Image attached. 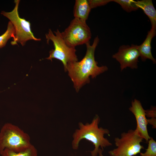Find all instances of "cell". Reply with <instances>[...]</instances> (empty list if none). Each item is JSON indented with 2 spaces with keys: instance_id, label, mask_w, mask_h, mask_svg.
<instances>
[{
  "instance_id": "obj_14",
  "label": "cell",
  "mask_w": 156,
  "mask_h": 156,
  "mask_svg": "<svg viewBox=\"0 0 156 156\" xmlns=\"http://www.w3.org/2000/svg\"><path fill=\"white\" fill-rule=\"evenodd\" d=\"M12 38H15V29L13 25L10 21L8 23L6 30L0 36V48L4 47L8 40Z\"/></svg>"
},
{
  "instance_id": "obj_4",
  "label": "cell",
  "mask_w": 156,
  "mask_h": 156,
  "mask_svg": "<svg viewBox=\"0 0 156 156\" xmlns=\"http://www.w3.org/2000/svg\"><path fill=\"white\" fill-rule=\"evenodd\" d=\"M143 139L135 130L130 129L121 133L120 137L114 139L116 148L108 151L110 156H134L140 153L144 146Z\"/></svg>"
},
{
  "instance_id": "obj_17",
  "label": "cell",
  "mask_w": 156,
  "mask_h": 156,
  "mask_svg": "<svg viewBox=\"0 0 156 156\" xmlns=\"http://www.w3.org/2000/svg\"><path fill=\"white\" fill-rule=\"evenodd\" d=\"M91 9L98 7L104 5L113 0H88Z\"/></svg>"
},
{
  "instance_id": "obj_18",
  "label": "cell",
  "mask_w": 156,
  "mask_h": 156,
  "mask_svg": "<svg viewBox=\"0 0 156 156\" xmlns=\"http://www.w3.org/2000/svg\"><path fill=\"white\" fill-rule=\"evenodd\" d=\"M146 116L151 118H156V108L155 107L151 109L145 110Z\"/></svg>"
},
{
  "instance_id": "obj_1",
  "label": "cell",
  "mask_w": 156,
  "mask_h": 156,
  "mask_svg": "<svg viewBox=\"0 0 156 156\" xmlns=\"http://www.w3.org/2000/svg\"><path fill=\"white\" fill-rule=\"evenodd\" d=\"M99 41L98 36L94 39L92 44L90 42L86 43V54L80 61H74L68 63L66 71L73 83L77 92L86 83L90 82L89 77L92 78L108 70L106 66H99L94 57L96 48Z\"/></svg>"
},
{
  "instance_id": "obj_19",
  "label": "cell",
  "mask_w": 156,
  "mask_h": 156,
  "mask_svg": "<svg viewBox=\"0 0 156 156\" xmlns=\"http://www.w3.org/2000/svg\"><path fill=\"white\" fill-rule=\"evenodd\" d=\"M148 124H150L152 126V128L155 129L156 128V118L147 119Z\"/></svg>"
},
{
  "instance_id": "obj_20",
  "label": "cell",
  "mask_w": 156,
  "mask_h": 156,
  "mask_svg": "<svg viewBox=\"0 0 156 156\" xmlns=\"http://www.w3.org/2000/svg\"><path fill=\"white\" fill-rule=\"evenodd\" d=\"M103 151L101 148H99L98 154L99 156H104L102 153Z\"/></svg>"
},
{
  "instance_id": "obj_6",
  "label": "cell",
  "mask_w": 156,
  "mask_h": 156,
  "mask_svg": "<svg viewBox=\"0 0 156 156\" xmlns=\"http://www.w3.org/2000/svg\"><path fill=\"white\" fill-rule=\"evenodd\" d=\"M20 1L15 0V5L10 12L2 11L1 14L10 20L15 29V38L11 42L12 45L20 43L23 46L26 42L29 40L40 41L41 39L37 38L34 36L31 28V23L25 18H21L18 12V7Z\"/></svg>"
},
{
  "instance_id": "obj_15",
  "label": "cell",
  "mask_w": 156,
  "mask_h": 156,
  "mask_svg": "<svg viewBox=\"0 0 156 156\" xmlns=\"http://www.w3.org/2000/svg\"><path fill=\"white\" fill-rule=\"evenodd\" d=\"M135 1L133 0H113V1L119 4L124 10L128 12L138 9L135 4Z\"/></svg>"
},
{
  "instance_id": "obj_16",
  "label": "cell",
  "mask_w": 156,
  "mask_h": 156,
  "mask_svg": "<svg viewBox=\"0 0 156 156\" xmlns=\"http://www.w3.org/2000/svg\"><path fill=\"white\" fill-rule=\"evenodd\" d=\"M148 146L146 151L140 152V156H156V142L152 137L148 142Z\"/></svg>"
},
{
  "instance_id": "obj_5",
  "label": "cell",
  "mask_w": 156,
  "mask_h": 156,
  "mask_svg": "<svg viewBox=\"0 0 156 156\" xmlns=\"http://www.w3.org/2000/svg\"><path fill=\"white\" fill-rule=\"evenodd\" d=\"M53 34L51 29L45 34L47 42L49 40L53 43L54 49L49 52V57L46 58L51 61L53 58L60 60L63 63L65 71H66L67 64L70 62L77 61L78 59L76 54L75 47L68 45L63 39L61 33L58 29Z\"/></svg>"
},
{
  "instance_id": "obj_12",
  "label": "cell",
  "mask_w": 156,
  "mask_h": 156,
  "mask_svg": "<svg viewBox=\"0 0 156 156\" xmlns=\"http://www.w3.org/2000/svg\"><path fill=\"white\" fill-rule=\"evenodd\" d=\"M135 4L138 8L142 9L148 17L151 28H156V10L151 0H142L135 1Z\"/></svg>"
},
{
  "instance_id": "obj_8",
  "label": "cell",
  "mask_w": 156,
  "mask_h": 156,
  "mask_svg": "<svg viewBox=\"0 0 156 156\" xmlns=\"http://www.w3.org/2000/svg\"><path fill=\"white\" fill-rule=\"evenodd\" d=\"M140 57L138 45L132 44L121 46L118 52L113 55L112 57L119 62L122 71L127 67L132 69L137 68Z\"/></svg>"
},
{
  "instance_id": "obj_9",
  "label": "cell",
  "mask_w": 156,
  "mask_h": 156,
  "mask_svg": "<svg viewBox=\"0 0 156 156\" xmlns=\"http://www.w3.org/2000/svg\"><path fill=\"white\" fill-rule=\"evenodd\" d=\"M129 109L134 115L136 122L135 129L139 135L148 143L151 137L147 130L148 125L145 110L143 107L140 102L136 99L132 101Z\"/></svg>"
},
{
  "instance_id": "obj_11",
  "label": "cell",
  "mask_w": 156,
  "mask_h": 156,
  "mask_svg": "<svg viewBox=\"0 0 156 156\" xmlns=\"http://www.w3.org/2000/svg\"><path fill=\"white\" fill-rule=\"evenodd\" d=\"M91 9L88 0H76L73 10L74 18L86 21Z\"/></svg>"
},
{
  "instance_id": "obj_13",
  "label": "cell",
  "mask_w": 156,
  "mask_h": 156,
  "mask_svg": "<svg viewBox=\"0 0 156 156\" xmlns=\"http://www.w3.org/2000/svg\"><path fill=\"white\" fill-rule=\"evenodd\" d=\"M0 155L1 156H38V152L35 147L32 144L25 150L18 152L5 149Z\"/></svg>"
},
{
  "instance_id": "obj_10",
  "label": "cell",
  "mask_w": 156,
  "mask_h": 156,
  "mask_svg": "<svg viewBox=\"0 0 156 156\" xmlns=\"http://www.w3.org/2000/svg\"><path fill=\"white\" fill-rule=\"evenodd\" d=\"M156 28H151L148 32L146 37L140 45H138V49L142 60L145 61L147 59L151 60L156 63L155 59L153 57L151 51V42L153 38L156 34Z\"/></svg>"
},
{
  "instance_id": "obj_2",
  "label": "cell",
  "mask_w": 156,
  "mask_h": 156,
  "mask_svg": "<svg viewBox=\"0 0 156 156\" xmlns=\"http://www.w3.org/2000/svg\"><path fill=\"white\" fill-rule=\"evenodd\" d=\"M100 119L96 115L91 122L85 124L80 122L78 123L79 129H76L73 135L72 142L73 148L77 150L79 143L83 139H85L92 143L94 148L90 151L92 156H97L100 148L103 151V148L112 145V143L106 138L105 135H109V130L106 128L99 127Z\"/></svg>"
},
{
  "instance_id": "obj_3",
  "label": "cell",
  "mask_w": 156,
  "mask_h": 156,
  "mask_svg": "<svg viewBox=\"0 0 156 156\" xmlns=\"http://www.w3.org/2000/svg\"><path fill=\"white\" fill-rule=\"evenodd\" d=\"M32 145L29 135L18 126L5 124L0 131V154L5 149L15 152L25 150Z\"/></svg>"
},
{
  "instance_id": "obj_7",
  "label": "cell",
  "mask_w": 156,
  "mask_h": 156,
  "mask_svg": "<svg viewBox=\"0 0 156 156\" xmlns=\"http://www.w3.org/2000/svg\"><path fill=\"white\" fill-rule=\"evenodd\" d=\"M62 38L68 46L75 47L90 42L91 33L86 21L74 18L69 26L61 32Z\"/></svg>"
}]
</instances>
